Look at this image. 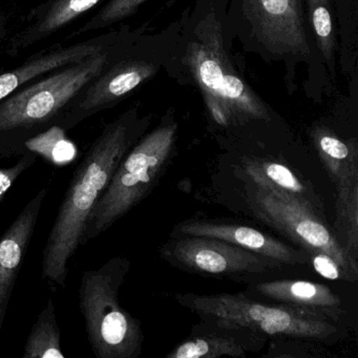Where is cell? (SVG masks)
Returning <instances> with one entry per match:
<instances>
[{"mask_svg":"<svg viewBox=\"0 0 358 358\" xmlns=\"http://www.w3.org/2000/svg\"><path fill=\"white\" fill-rule=\"evenodd\" d=\"M228 0H194L171 22L162 71L196 90L207 120L225 131L270 127L278 113L251 87L228 28Z\"/></svg>","mask_w":358,"mask_h":358,"instance_id":"obj_1","label":"cell"},{"mask_svg":"<svg viewBox=\"0 0 358 358\" xmlns=\"http://www.w3.org/2000/svg\"><path fill=\"white\" fill-rule=\"evenodd\" d=\"M152 116L131 106L108 123L74 171L43 253L41 276L66 286L69 262L81 246L87 221L117 167L136 142L150 129Z\"/></svg>","mask_w":358,"mask_h":358,"instance_id":"obj_2","label":"cell"},{"mask_svg":"<svg viewBox=\"0 0 358 358\" xmlns=\"http://www.w3.org/2000/svg\"><path fill=\"white\" fill-rule=\"evenodd\" d=\"M227 22L243 51L265 64L282 66L289 95L299 89L301 66L306 70V97L320 104L337 93L312 38L303 0H228Z\"/></svg>","mask_w":358,"mask_h":358,"instance_id":"obj_3","label":"cell"},{"mask_svg":"<svg viewBox=\"0 0 358 358\" xmlns=\"http://www.w3.org/2000/svg\"><path fill=\"white\" fill-rule=\"evenodd\" d=\"M131 29L114 45L83 62L69 64L32 81L0 101V161L20 157L27 140L55 125L77 94L140 33Z\"/></svg>","mask_w":358,"mask_h":358,"instance_id":"obj_4","label":"cell"},{"mask_svg":"<svg viewBox=\"0 0 358 358\" xmlns=\"http://www.w3.org/2000/svg\"><path fill=\"white\" fill-rule=\"evenodd\" d=\"M178 131L175 112L169 110L127 152L87 221L81 246L110 229L154 190L175 155Z\"/></svg>","mask_w":358,"mask_h":358,"instance_id":"obj_5","label":"cell"},{"mask_svg":"<svg viewBox=\"0 0 358 358\" xmlns=\"http://www.w3.org/2000/svg\"><path fill=\"white\" fill-rule=\"evenodd\" d=\"M176 301L222 331L249 330L265 336L328 341L338 333L334 320L316 310L286 303H259L244 293H183Z\"/></svg>","mask_w":358,"mask_h":358,"instance_id":"obj_6","label":"cell"},{"mask_svg":"<svg viewBox=\"0 0 358 358\" xmlns=\"http://www.w3.org/2000/svg\"><path fill=\"white\" fill-rule=\"evenodd\" d=\"M173 26L131 39L66 106L55 125L66 131L114 108L162 71Z\"/></svg>","mask_w":358,"mask_h":358,"instance_id":"obj_7","label":"cell"},{"mask_svg":"<svg viewBox=\"0 0 358 358\" xmlns=\"http://www.w3.org/2000/svg\"><path fill=\"white\" fill-rule=\"evenodd\" d=\"M131 269L124 257H114L81 276L79 306L90 345L97 358H138L143 332L137 318L119 303V293Z\"/></svg>","mask_w":358,"mask_h":358,"instance_id":"obj_8","label":"cell"},{"mask_svg":"<svg viewBox=\"0 0 358 358\" xmlns=\"http://www.w3.org/2000/svg\"><path fill=\"white\" fill-rule=\"evenodd\" d=\"M248 202L257 217L299 245L308 255L326 253L348 273L358 278V261L345 252L313 203L255 184L249 188Z\"/></svg>","mask_w":358,"mask_h":358,"instance_id":"obj_9","label":"cell"},{"mask_svg":"<svg viewBox=\"0 0 358 358\" xmlns=\"http://www.w3.org/2000/svg\"><path fill=\"white\" fill-rule=\"evenodd\" d=\"M164 261L189 273L213 278L266 274L282 266L219 238L173 236L160 249Z\"/></svg>","mask_w":358,"mask_h":358,"instance_id":"obj_10","label":"cell"},{"mask_svg":"<svg viewBox=\"0 0 358 358\" xmlns=\"http://www.w3.org/2000/svg\"><path fill=\"white\" fill-rule=\"evenodd\" d=\"M173 236H192L219 238L245 250L257 253L284 266L309 265L310 257L301 248L289 246L261 230L249 226L209 220H186L173 228Z\"/></svg>","mask_w":358,"mask_h":358,"instance_id":"obj_11","label":"cell"},{"mask_svg":"<svg viewBox=\"0 0 358 358\" xmlns=\"http://www.w3.org/2000/svg\"><path fill=\"white\" fill-rule=\"evenodd\" d=\"M131 30L129 26L92 37L83 43L62 47L56 45L31 56L22 66L0 74V101L32 81L69 64L83 62L108 49Z\"/></svg>","mask_w":358,"mask_h":358,"instance_id":"obj_12","label":"cell"},{"mask_svg":"<svg viewBox=\"0 0 358 358\" xmlns=\"http://www.w3.org/2000/svg\"><path fill=\"white\" fill-rule=\"evenodd\" d=\"M49 189L38 190L0 238V332Z\"/></svg>","mask_w":358,"mask_h":358,"instance_id":"obj_13","label":"cell"},{"mask_svg":"<svg viewBox=\"0 0 358 358\" xmlns=\"http://www.w3.org/2000/svg\"><path fill=\"white\" fill-rule=\"evenodd\" d=\"M102 0H45L31 11L28 26L16 33L8 45L10 57L53 36L99 5Z\"/></svg>","mask_w":358,"mask_h":358,"instance_id":"obj_14","label":"cell"},{"mask_svg":"<svg viewBox=\"0 0 358 358\" xmlns=\"http://www.w3.org/2000/svg\"><path fill=\"white\" fill-rule=\"evenodd\" d=\"M250 293L276 303L316 310L336 322L341 317V299L326 285L303 280H278L251 285Z\"/></svg>","mask_w":358,"mask_h":358,"instance_id":"obj_15","label":"cell"},{"mask_svg":"<svg viewBox=\"0 0 358 358\" xmlns=\"http://www.w3.org/2000/svg\"><path fill=\"white\" fill-rule=\"evenodd\" d=\"M309 137L335 186L358 175V141L343 139L324 121L318 120L309 129Z\"/></svg>","mask_w":358,"mask_h":358,"instance_id":"obj_16","label":"cell"},{"mask_svg":"<svg viewBox=\"0 0 358 358\" xmlns=\"http://www.w3.org/2000/svg\"><path fill=\"white\" fill-rule=\"evenodd\" d=\"M303 6L308 26L322 66L331 83L336 87L338 37L333 0H303Z\"/></svg>","mask_w":358,"mask_h":358,"instance_id":"obj_17","label":"cell"},{"mask_svg":"<svg viewBox=\"0 0 358 358\" xmlns=\"http://www.w3.org/2000/svg\"><path fill=\"white\" fill-rule=\"evenodd\" d=\"M245 173L255 185L271 192L310 201L317 206V198L305 183L282 163L249 159L245 162Z\"/></svg>","mask_w":358,"mask_h":358,"instance_id":"obj_18","label":"cell"},{"mask_svg":"<svg viewBox=\"0 0 358 358\" xmlns=\"http://www.w3.org/2000/svg\"><path fill=\"white\" fill-rule=\"evenodd\" d=\"M336 18L337 69L348 83L358 77V0H333Z\"/></svg>","mask_w":358,"mask_h":358,"instance_id":"obj_19","label":"cell"},{"mask_svg":"<svg viewBox=\"0 0 358 358\" xmlns=\"http://www.w3.org/2000/svg\"><path fill=\"white\" fill-rule=\"evenodd\" d=\"M336 220L332 230L345 252L358 261V175L336 186Z\"/></svg>","mask_w":358,"mask_h":358,"instance_id":"obj_20","label":"cell"},{"mask_svg":"<svg viewBox=\"0 0 358 358\" xmlns=\"http://www.w3.org/2000/svg\"><path fill=\"white\" fill-rule=\"evenodd\" d=\"M247 351L246 345L231 335L204 333L182 341L166 358L245 357Z\"/></svg>","mask_w":358,"mask_h":358,"instance_id":"obj_21","label":"cell"},{"mask_svg":"<svg viewBox=\"0 0 358 358\" xmlns=\"http://www.w3.org/2000/svg\"><path fill=\"white\" fill-rule=\"evenodd\" d=\"M64 357L55 306L53 299H49L27 338L22 358Z\"/></svg>","mask_w":358,"mask_h":358,"instance_id":"obj_22","label":"cell"},{"mask_svg":"<svg viewBox=\"0 0 358 358\" xmlns=\"http://www.w3.org/2000/svg\"><path fill=\"white\" fill-rule=\"evenodd\" d=\"M66 129L59 125H52L38 135L27 140L26 152L43 157L55 166H66L76 160L78 146L68 138Z\"/></svg>","mask_w":358,"mask_h":358,"instance_id":"obj_23","label":"cell"},{"mask_svg":"<svg viewBox=\"0 0 358 358\" xmlns=\"http://www.w3.org/2000/svg\"><path fill=\"white\" fill-rule=\"evenodd\" d=\"M148 0H108L99 11L66 38H75L87 33L110 28L135 15Z\"/></svg>","mask_w":358,"mask_h":358,"instance_id":"obj_24","label":"cell"},{"mask_svg":"<svg viewBox=\"0 0 358 358\" xmlns=\"http://www.w3.org/2000/svg\"><path fill=\"white\" fill-rule=\"evenodd\" d=\"M309 257L310 264H312L314 270L322 278L332 280H345V282H356L358 280L348 273L335 259L326 253H313Z\"/></svg>","mask_w":358,"mask_h":358,"instance_id":"obj_25","label":"cell"},{"mask_svg":"<svg viewBox=\"0 0 358 358\" xmlns=\"http://www.w3.org/2000/svg\"><path fill=\"white\" fill-rule=\"evenodd\" d=\"M37 156L33 152H27L20 157L18 162L13 166L0 169V202L5 198L8 190L13 186L16 180L36 162Z\"/></svg>","mask_w":358,"mask_h":358,"instance_id":"obj_26","label":"cell"},{"mask_svg":"<svg viewBox=\"0 0 358 358\" xmlns=\"http://www.w3.org/2000/svg\"><path fill=\"white\" fill-rule=\"evenodd\" d=\"M6 24H7V18L0 12V43H1L3 36H5Z\"/></svg>","mask_w":358,"mask_h":358,"instance_id":"obj_27","label":"cell"}]
</instances>
